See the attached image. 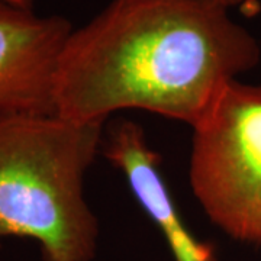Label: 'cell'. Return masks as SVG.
<instances>
[{
	"label": "cell",
	"instance_id": "52a82bcc",
	"mask_svg": "<svg viewBox=\"0 0 261 261\" xmlns=\"http://www.w3.org/2000/svg\"><path fill=\"white\" fill-rule=\"evenodd\" d=\"M12 5H16L20 8H27V9H34V0H3Z\"/></svg>",
	"mask_w": 261,
	"mask_h": 261
},
{
	"label": "cell",
	"instance_id": "5b68a950",
	"mask_svg": "<svg viewBox=\"0 0 261 261\" xmlns=\"http://www.w3.org/2000/svg\"><path fill=\"white\" fill-rule=\"evenodd\" d=\"M102 152L123 174L137 202L160 229L173 261H218L214 245L187 228L160 173V155L149 147L141 125L115 122L105 129Z\"/></svg>",
	"mask_w": 261,
	"mask_h": 261
},
{
	"label": "cell",
	"instance_id": "3957f363",
	"mask_svg": "<svg viewBox=\"0 0 261 261\" xmlns=\"http://www.w3.org/2000/svg\"><path fill=\"white\" fill-rule=\"evenodd\" d=\"M189 181L215 226L261 248V86L232 82L193 128Z\"/></svg>",
	"mask_w": 261,
	"mask_h": 261
},
{
	"label": "cell",
	"instance_id": "6da1fadb",
	"mask_svg": "<svg viewBox=\"0 0 261 261\" xmlns=\"http://www.w3.org/2000/svg\"><path fill=\"white\" fill-rule=\"evenodd\" d=\"M260 56L257 39L212 0H111L65 42L56 115L87 123L138 109L193 129Z\"/></svg>",
	"mask_w": 261,
	"mask_h": 261
},
{
	"label": "cell",
	"instance_id": "277c9868",
	"mask_svg": "<svg viewBox=\"0 0 261 261\" xmlns=\"http://www.w3.org/2000/svg\"><path fill=\"white\" fill-rule=\"evenodd\" d=\"M73 31L60 15L0 0V116L56 113L57 65Z\"/></svg>",
	"mask_w": 261,
	"mask_h": 261
},
{
	"label": "cell",
	"instance_id": "8992f818",
	"mask_svg": "<svg viewBox=\"0 0 261 261\" xmlns=\"http://www.w3.org/2000/svg\"><path fill=\"white\" fill-rule=\"evenodd\" d=\"M212 2L229 12L232 9L255 10L258 5V0H212Z\"/></svg>",
	"mask_w": 261,
	"mask_h": 261
},
{
	"label": "cell",
	"instance_id": "7a4b0ae2",
	"mask_svg": "<svg viewBox=\"0 0 261 261\" xmlns=\"http://www.w3.org/2000/svg\"><path fill=\"white\" fill-rule=\"evenodd\" d=\"M106 122L58 115L0 116V247L39 244L44 261H93L99 222L84 177L102 152Z\"/></svg>",
	"mask_w": 261,
	"mask_h": 261
}]
</instances>
